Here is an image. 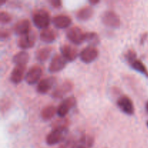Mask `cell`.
<instances>
[{"label":"cell","mask_w":148,"mask_h":148,"mask_svg":"<svg viewBox=\"0 0 148 148\" xmlns=\"http://www.w3.org/2000/svg\"><path fill=\"white\" fill-rule=\"evenodd\" d=\"M74 84L70 80H65L64 82H62L60 85H58L56 88H54L51 92V97L55 99H59L62 98L64 96L69 93V92L73 90Z\"/></svg>","instance_id":"cell-4"},{"label":"cell","mask_w":148,"mask_h":148,"mask_svg":"<svg viewBox=\"0 0 148 148\" xmlns=\"http://www.w3.org/2000/svg\"><path fill=\"white\" fill-rule=\"evenodd\" d=\"M26 66L23 65H15L10 75V81L14 84H19L25 78Z\"/></svg>","instance_id":"cell-16"},{"label":"cell","mask_w":148,"mask_h":148,"mask_svg":"<svg viewBox=\"0 0 148 148\" xmlns=\"http://www.w3.org/2000/svg\"><path fill=\"white\" fill-rule=\"evenodd\" d=\"M66 36L68 40L75 45H80L85 41V33L78 26L69 27L66 31Z\"/></svg>","instance_id":"cell-3"},{"label":"cell","mask_w":148,"mask_h":148,"mask_svg":"<svg viewBox=\"0 0 148 148\" xmlns=\"http://www.w3.org/2000/svg\"><path fill=\"white\" fill-rule=\"evenodd\" d=\"M56 77L54 76L48 77L40 79L36 88V90L40 94H46L52 89L56 84Z\"/></svg>","instance_id":"cell-9"},{"label":"cell","mask_w":148,"mask_h":148,"mask_svg":"<svg viewBox=\"0 0 148 148\" xmlns=\"http://www.w3.org/2000/svg\"><path fill=\"white\" fill-rule=\"evenodd\" d=\"M49 2L55 9H60L62 6V2L60 0H49Z\"/></svg>","instance_id":"cell-30"},{"label":"cell","mask_w":148,"mask_h":148,"mask_svg":"<svg viewBox=\"0 0 148 148\" xmlns=\"http://www.w3.org/2000/svg\"><path fill=\"white\" fill-rule=\"evenodd\" d=\"M145 108H146V110H147V111L148 112V101L147 102V103H146Z\"/></svg>","instance_id":"cell-34"},{"label":"cell","mask_w":148,"mask_h":148,"mask_svg":"<svg viewBox=\"0 0 148 148\" xmlns=\"http://www.w3.org/2000/svg\"><path fill=\"white\" fill-rule=\"evenodd\" d=\"M67 61L62 54H56L53 56L49 66V71L51 73L60 72L66 66Z\"/></svg>","instance_id":"cell-11"},{"label":"cell","mask_w":148,"mask_h":148,"mask_svg":"<svg viewBox=\"0 0 148 148\" xmlns=\"http://www.w3.org/2000/svg\"><path fill=\"white\" fill-rule=\"evenodd\" d=\"M130 64L134 70L140 72L143 75H145V76L148 77V70L147 68H146L145 65L143 63V62L141 60L137 59L134 61H133Z\"/></svg>","instance_id":"cell-24"},{"label":"cell","mask_w":148,"mask_h":148,"mask_svg":"<svg viewBox=\"0 0 148 148\" xmlns=\"http://www.w3.org/2000/svg\"><path fill=\"white\" fill-rule=\"evenodd\" d=\"M29 54L26 51H22L18 52L16 54L14 55L12 58L13 63L15 64V65H23L26 66L29 61Z\"/></svg>","instance_id":"cell-20"},{"label":"cell","mask_w":148,"mask_h":148,"mask_svg":"<svg viewBox=\"0 0 148 148\" xmlns=\"http://www.w3.org/2000/svg\"><path fill=\"white\" fill-rule=\"evenodd\" d=\"M33 21L35 25L38 28L44 29L49 26L51 17L48 11L44 9H38L33 12Z\"/></svg>","instance_id":"cell-2"},{"label":"cell","mask_w":148,"mask_h":148,"mask_svg":"<svg viewBox=\"0 0 148 148\" xmlns=\"http://www.w3.org/2000/svg\"><path fill=\"white\" fill-rule=\"evenodd\" d=\"M12 30L16 35L23 36L30 32V23L27 19H22L14 25Z\"/></svg>","instance_id":"cell-14"},{"label":"cell","mask_w":148,"mask_h":148,"mask_svg":"<svg viewBox=\"0 0 148 148\" xmlns=\"http://www.w3.org/2000/svg\"><path fill=\"white\" fill-rule=\"evenodd\" d=\"M75 141H76V140H75L73 137H69V138L66 137V138L61 143L59 148H71L74 145V143H75Z\"/></svg>","instance_id":"cell-26"},{"label":"cell","mask_w":148,"mask_h":148,"mask_svg":"<svg viewBox=\"0 0 148 148\" xmlns=\"http://www.w3.org/2000/svg\"><path fill=\"white\" fill-rule=\"evenodd\" d=\"M98 50L96 47L88 46L81 51L79 58L84 63L90 64L98 58Z\"/></svg>","instance_id":"cell-7"},{"label":"cell","mask_w":148,"mask_h":148,"mask_svg":"<svg viewBox=\"0 0 148 148\" xmlns=\"http://www.w3.org/2000/svg\"><path fill=\"white\" fill-rule=\"evenodd\" d=\"M147 127H148V121H147Z\"/></svg>","instance_id":"cell-35"},{"label":"cell","mask_w":148,"mask_h":148,"mask_svg":"<svg viewBox=\"0 0 148 148\" xmlns=\"http://www.w3.org/2000/svg\"><path fill=\"white\" fill-rule=\"evenodd\" d=\"M36 41V33L33 31L29 32L28 33L20 36L17 41V45L20 49H27L33 48Z\"/></svg>","instance_id":"cell-12"},{"label":"cell","mask_w":148,"mask_h":148,"mask_svg":"<svg viewBox=\"0 0 148 148\" xmlns=\"http://www.w3.org/2000/svg\"><path fill=\"white\" fill-rule=\"evenodd\" d=\"M94 14V10L90 6H85L79 9L76 13L77 18L80 21H87L92 17Z\"/></svg>","instance_id":"cell-19"},{"label":"cell","mask_w":148,"mask_h":148,"mask_svg":"<svg viewBox=\"0 0 148 148\" xmlns=\"http://www.w3.org/2000/svg\"><path fill=\"white\" fill-rule=\"evenodd\" d=\"M69 130L68 127L52 129L46 137V142L49 145H54L62 143L67 137Z\"/></svg>","instance_id":"cell-1"},{"label":"cell","mask_w":148,"mask_h":148,"mask_svg":"<svg viewBox=\"0 0 148 148\" xmlns=\"http://www.w3.org/2000/svg\"><path fill=\"white\" fill-rule=\"evenodd\" d=\"M95 139L93 136L84 134L75 141L71 148H92L94 145Z\"/></svg>","instance_id":"cell-15"},{"label":"cell","mask_w":148,"mask_h":148,"mask_svg":"<svg viewBox=\"0 0 148 148\" xmlns=\"http://www.w3.org/2000/svg\"><path fill=\"white\" fill-rule=\"evenodd\" d=\"M85 42H87L89 46L96 47L100 43V37L95 32H88L85 33Z\"/></svg>","instance_id":"cell-23"},{"label":"cell","mask_w":148,"mask_h":148,"mask_svg":"<svg viewBox=\"0 0 148 148\" xmlns=\"http://www.w3.org/2000/svg\"><path fill=\"white\" fill-rule=\"evenodd\" d=\"M61 54L67 62H73L78 56V49L70 44L62 45L60 47Z\"/></svg>","instance_id":"cell-13"},{"label":"cell","mask_w":148,"mask_h":148,"mask_svg":"<svg viewBox=\"0 0 148 148\" xmlns=\"http://www.w3.org/2000/svg\"><path fill=\"white\" fill-rule=\"evenodd\" d=\"M6 0H0V4H1V5H2L3 4H4V3H6Z\"/></svg>","instance_id":"cell-33"},{"label":"cell","mask_w":148,"mask_h":148,"mask_svg":"<svg viewBox=\"0 0 148 148\" xmlns=\"http://www.w3.org/2000/svg\"><path fill=\"white\" fill-rule=\"evenodd\" d=\"M77 99L74 96H69L65 98L57 107V114L61 118H64L72 108L76 106Z\"/></svg>","instance_id":"cell-6"},{"label":"cell","mask_w":148,"mask_h":148,"mask_svg":"<svg viewBox=\"0 0 148 148\" xmlns=\"http://www.w3.org/2000/svg\"><path fill=\"white\" fill-rule=\"evenodd\" d=\"M69 124V121L68 119L65 118H59L58 119L55 120L53 123L51 124L52 129L55 128H62V127H67Z\"/></svg>","instance_id":"cell-25"},{"label":"cell","mask_w":148,"mask_h":148,"mask_svg":"<svg viewBox=\"0 0 148 148\" xmlns=\"http://www.w3.org/2000/svg\"><path fill=\"white\" fill-rule=\"evenodd\" d=\"M52 23L56 27L59 29L67 28L72 23V19L66 14H58L51 20Z\"/></svg>","instance_id":"cell-17"},{"label":"cell","mask_w":148,"mask_h":148,"mask_svg":"<svg viewBox=\"0 0 148 148\" xmlns=\"http://www.w3.org/2000/svg\"><path fill=\"white\" fill-rule=\"evenodd\" d=\"M116 104L121 111L127 115L132 116L134 113V107L131 98L127 95H121L116 101Z\"/></svg>","instance_id":"cell-10"},{"label":"cell","mask_w":148,"mask_h":148,"mask_svg":"<svg viewBox=\"0 0 148 148\" xmlns=\"http://www.w3.org/2000/svg\"><path fill=\"white\" fill-rule=\"evenodd\" d=\"M10 33H11V32L7 28H1L0 30V38H1V39L7 38L8 37H10Z\"/></svg>","instance_id":"cell-29"},{"label":"cell","mask_w":148,"mask_h":148,"mask_svg":"<svg viewBox=\"0 0 148 148\" xmlns=\"http://www.w3.org/2000/svg\"><path fill=\"white\" fill-rule=\"evenodd\" d=\"M56 37H57L56 32L49 27L42 29L40 32V38L44 43H52L56 40Z\"/></svg>","instance_id":"cell-18"},{"label":"cell","mask_w":148,"mask_h":148,"mask_svg":"<svg viewBox=\"0 0 148 148\" xmlns=\"http://www.w3.org/2000/svg\"><path fill=\"white\" fill-rule=\"evenodd\" d=\"M147 36H148V33H145L144 34H143V36H141V38H140V44H144L145 40H147Z\"/></svg>","instance_id":"cell-31"},{"label":"cell","mask_w":148,"mask_h":148,"mask_svg":"<svg viewBox=\"0 0 148 148\" xmlns=\"http://www.w3.org/2000/svg\"><path fill=\"white\" fill-rule=\"evenodd\" d=\"M52 49L49 46H45L38 49L36 53V58L38 62H44L50 57Z\"/></svg>","instance_id":"cell-22"},{"label":"cell","mask_w":148,"mask_h":148,"mask_svg":"<svg viewBox=\"0 0 148 148\" xmlns=\"http://www.w3.org/2000/svg\"><path fill=\"white\" fill-rule=\"evenodd\" d=\"M43 74V69L39 65H33L25 76V80L29 85H33L39 81Z\"/></svg>","instance_id":"cell-8"},{"label":"cell","mask_w":148,"mask_h":148,"mask_svg":"<svg viewBox=\"0 0 148 148\" xmlns=\"http://www.w3.org/2000/svg\"><path fill=\"white\" fill-rule=\"evenodd\" d=\"M99 2H100L99 0H90L89 1V3L90 4L91 6L95 5V4H98Z\"/></svg>","instance_id":"cell-32"},{"label":"cell","mask_w":148,"mask_h":148,"mask_svg":"<svg viewBox=\"0 0 148 148\" xmlns=\"http://www.w3.org/2000/svg\"><path fill=\"white\" fill-rule=\"evenodd\" d=\"M56 114H57V108L51 105L47 106L42 109L40 112V116L44 121L51 120Z\"/></svg>","instance_id":"cell-21"},{"label":"cell","mask_w":148,"mask_h":148,"mask_svg":"<svg viewBox=\"0 0 148 148\" xmlns=\"http://www.w3.org/2000/svg\"><path fill=\"white\" fill-rule=\"evenodd\" d=\"M125 59L129 64H131L133 61L137 59V53L132 49H130L125 53Z\"/></svg>","instance_id":"cell-28"},{"label":"cell","mask_w":148,"mask_h":148,"mask_svg":"<svg viewBox=\"0 0 148 148\" xmlns=\"http://www.w3.org/2000/svg\"><path fill=\"white\" fill-rule=\"evenodd\" d=\"M101 20L106 26L113 28H117L121 25L119 16L113 11H106L103 13Z\"/></svg>","instance_id":"cell-5"},{"label":"cell","mask_w":148,"mask_h":148,"mask_svg":"<svg viewBox=\"0 0 148 148\" xmlns=\"http://www.w3.org/2000/svg\"><path fill=\"white\" fill-rule=\"evenodd\" d=\"M12 20V16L8 12L4 11H1L0 12V22L2 24H7L10 23Z\"/></svg>","instance_id":"cell-27"}]
</instances>
